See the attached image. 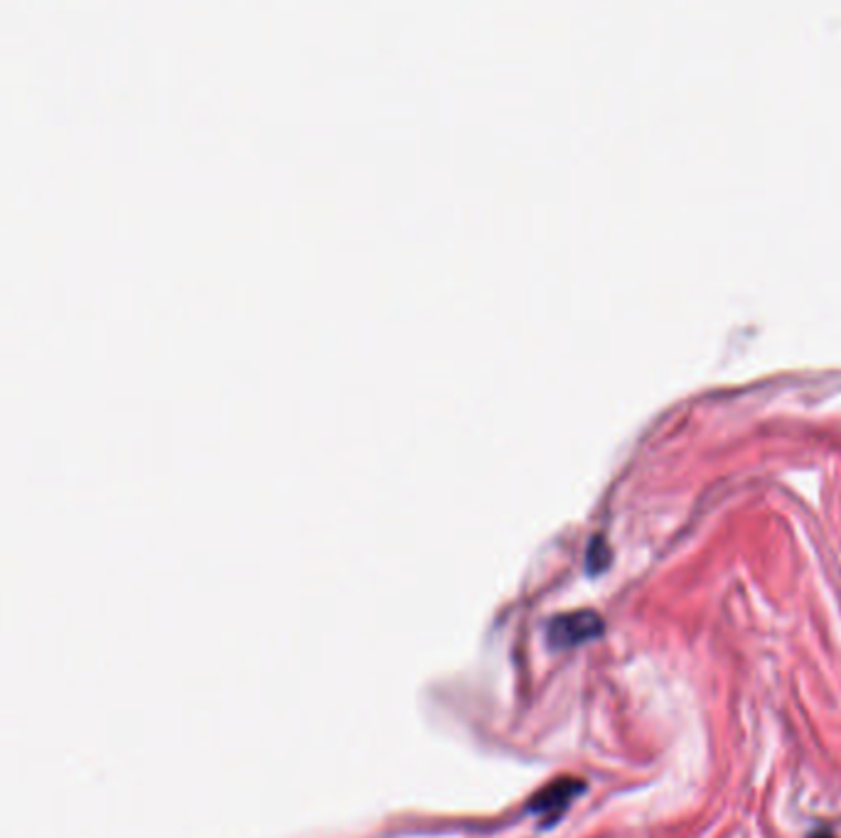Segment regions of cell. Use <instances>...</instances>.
I'll return each instance as SVG.
<instances>
[{
  "instance_id": "3957f363",
  "label": "cell",
  "mask_w": 841,
  "mask_h": 838,
  "mask_svg": "<svg viewBox=\"0 0 841 838\" xmlns=\"http://www.w3.org/2000/svg\"><path fill=\"white\" fill-rule=\"evenodd\" d=\"M810 838H834V834H829V831H817V834H812Z\"/></svg>"
},
{
  "instance_id": "7a4b0ae2",
  "label": "cell",
  "mask_w": 841,
  "mask_h": 838,
  "mask_svg": "<svg viewBox=\"0 0 841 838\" xmlns=\"http://www.w3.org/2000/svg\"><path fill=\"white\" fill-rule=\"evenodd\" d=\"M581 789H584V782H578L574 777L556 779L532 799V811L542 816V819L556 821L566 809L571 807V802L578 797V792Z\"/></svg>"
},
{
  "instance_id": "6da1fadb",
  "label": "cell",
  "mask_w": 841,
  "mask_h": 838,
  "mask_svg": "<svg viewBox=\"0 0 841 838\" xmlns=\"http://www.w3.org/2000/svg\"><path fill=\"white\" fill-rule=\"evenodd\" d=\"M600 632H603V620L591 610H578L554 617L546 637L556 649H571L588 642V639H596Z\"/></svg>"
}]
</instances>
